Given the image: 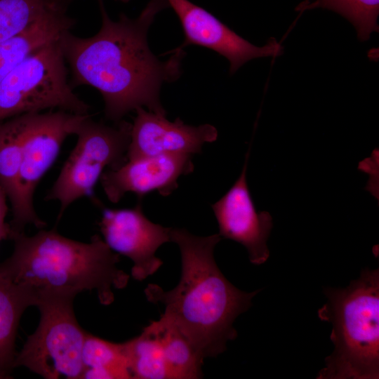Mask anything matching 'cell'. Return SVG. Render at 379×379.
<instances>
[{"instance_id": "1", "label": "cell", "mask_w": 379, "mask_h": 379, "mask_svg": "<svg viewBox=\"0 0 379 379\" xmlns=\"http://www.w3.org/2000/svg\"><path fill=\"white\" fill-rule=\"evenodd\" d=\"M98 1L102 25L97 34L81 38L68 31L59 39L70 69L71 87L97 89L104 101L105 117L113 123L140 107L166 115L160 88L180 77L185 53L178 47L161 60L149 48L147 33L156 15L169 8L167 1L150 0L135 19L121 13L117 21L109 18L103 0Z\"/></svg>"}, {"instance_id": "2", "label": "cell", "mask_w": 379, "mask_h": 379, "mask_svg": "<svg viewBox=\"0 0 379 379\" xmlns=\"http://www.w3.org/2000/svg\"><path fill=\"white\" fill-rule=\"evenodd\" d=\"M219 234L206 237L185 229L171 228V241L180 251L182 272L178 284L166 291L149 284L145 289L148 301L161 303V315L171 321L204 359L225 352L227 343L234 340L237 317L252 305L260 289L245 292L232 284L218 268L214 249Z\"/></svg>"}, {"instance_id": "3", "label": "cell", "mask_w": 379, "mask_h": 379, "mask_svg": "<svg viewBox=\"0 0 379 379\" xmlns=\"http://www.w3.org/2000/svg\"><path fill=\"white\" fill-rule=\"evenodd\" d=\"M10 239L13 251L0 262V274L14 282L36 290L94 291L104 305L114 302L113 289L128 284L129 275L117 267L119 254L100 235L82 242L43 228L31 236L13 233Z\"/></svg>"}, {"instance_id": "4", "label": "cell", "mask_w": 379, "mask_h": 379, "mask_svg": "<svg viewBox=\"0 0 379 379\" xmlns=\"http://www.w3.org/2000/svg\"><path fill=\"white\" fill-rule=\"evenodd\" d=\"M318 317L332 325L333 352L317 379L379 378V270H361L343 288L324 287Z\"/></svg>"}, {"instance_id": "5", "label": "cell", "mask_w": 379, "mask_h": 379, "mask_svg": "<svg viewBox=\"0 0 379 379\" xmlns=\"http://www.w3.org/2000/svg\"><path fill=\"white\" fill-rule=\"evenodd\" d=\"M40 321L16 353L14 368L24 366L46 379H82V349L86 335L79 324L71 289L37 290Z\"/></svg>"}, {"instance_id": "6", "label": "cell", "mask_w": 379, "mask_h": 379, "mask_svg": "<svg viewBox=\"0 0 379 379\" xmlns=\"http://www.w3.org/2000/svg\"><path fill=\"white\" fill-rule=\"evenodd\" d=\"M59 39L32 53L0 83V121L46 110L90 114L91 107L67 80Z\"/></svg>"}, {"instance_id": "7", "label": "cell", "mask_w": 379, "mask_h": 379, "mask_svg": "<svg viewBox=\"0 0 379 379\" xmlns=\"http://www.w3.org/2000/svg\"><path fill=\"white\" fill-rule=\"evenodd\" d=\"M131 130V123L124 119L109 125L93 120L90 114L83 120L75 133V146L45 197L59 204L57 223L74 202L93 197L106 169L127 160Z\"/></svg>"}, {"instance_id": "8", "label": "cell", "mask_w": 379, "mask_h": 379, "mask_svg": "<svg viewBox=\"0 0 379 379\" xmlns=\"http://www.w3.org/2000/svg\"><path fill=\"white\" fill-rule=\"evenodd\" d=\"M89 114H77L61 110L28 113L23 135L18 199L11 209V234L25 232L27 225L38 229L46 226L34 204L36 189L56 160L63 142L75 135Z\"/></svg>"}, {"instance_id": "9", "label": "cell", "mask_w": 379, "mask_h": 379, "mask_svg": "<svg viewBox=\"0 0 379 379\" xmlns=\"http://www.w3.org/2000/svg\"><path fill=\"white\" fill-rule=\"evenodd\" d=\"M139 199L132 208H103L99 227L107 246L132 260V277L142 281L163 265L155 254L161 246L171 241V228L150 221Z\"/></svg>"}, {"instance_id": "10", "label": "cell", "mask_w": 379, "mask_h": 379, "mask_svg": "<svg viewBox=\"0 0 379 379\" xmlns=\"http://www.w3.org/2000/svg\"><path fill=\"white\" fill-rule=\"evenodd\" d=\"M166 1L178 17L183 29L185 40L179 47L197 45L218 53L230 62V74L252 59L282 54L281 45L274 38L264 46H256L189 0Z\"/></svg>"}, {"instance_id": "11", "label": "cell", "mask_w": 379, "mask_h": 379, "mask_svg": "<svg viewBox=\"0 0 379 379\" xmlns=\"http://www.w3.org/2000/svg\"><path fill=\"white\" fill-rule=\"evenodd\" d=\"M231 188L211 207L218 221L219 235L243 245L250 262L255 265L269 258L267 241L273 227L272 218L267 211H258L249 192L247 161Z\"/></svg>"}, {"instance_id": "12", "label": "cell", "mask_w": 379, "mask_h": 379, "mask_svg": "<svg viewBox=\"0 0 379 379\" xmlns=\"http://www.w3.org/2000/svg\"><path fill=\"white\" fill-rule=\"evenodd\" d=\"M192 154H167L127 159L121 165L106 169L100 182L107 199L117 204L128 192L142 198L157 191L167 197L178 187L181 175L194 171Z\"/></svg>"}, {"instance_id": "13", "label": "cell", "mask_w": 379, "mask_h": 379, "mask_svg": "<svg viewBox=\"0 0 379 379\" xmlns=\"http://www.w3.org/2000/svg\"><path fill=\"white\" fill-rule=\"evenodd\" d=\"M135 112L127 159L167 154H199L205 143L212 142L218 137L217 129L211 124L191 126L179 117L170 121L166 115L142 107Z\"/></svg>"}, {"instance_id": "14", "label": "cell", "mask_w": 379, "mask_h": 379, "mask_svg": "<svg viewBox=\"0 0 379 379\" xmlns=\"http://www.w3.org/2000/svg\"><path fill=\"white\" fill-rule=\"evenodd\" d=\"M60 2L17 35L0 42V83L20 63L42 46L58 40L76 23Z\"/></svg>"}, {"instance_id": "15", "label": "cell", "mask_w": 379, "mask_h": 379, "mask_svg": "<svg viewBox=\"0 0 379 379\" xmlns=\"http://www.w3.org/2000/svg\"><path fill=\"white\" fill-rule=\"evenodd\" d=\"M37 297L34 288L0 274V379L12 378L20 321L27 307L36 306Z\"/></svg>"}, {"instance_id": "16", "label": "cell", "mask_w": 379, "mask_h": 379, "mask_svg": "<svg viewBox=\"0 0 379 379\" xmlns=\"http://www.w3.org/2000/svg\"><path fill=\"white\" fill-rule=\"evenodd\" d=\"M150 327L163 347L166 361L173 379H197L203 377L204 358L187 338L168 319L161 316Z\"/></svg>"}, {"instance_id": "17", "label": "cell", "mask_w": 379, "mask_h": 379, "mask_svg": "<svg viewBox=\"0 0 379 379\" xmlns=\"http://www.w3.org/2000/svg\"><path fill=\"white\" fill-rule=\"evenodd\" d=\"M27 114L0 121V187L11 210L17 202L23 135Z\"/></svg>"}, {"instance_id": "18", "label": "cell", "mask_w": 379, "mask_h": 379, "mask_svg": "<svg viewBox=\"0 0 379 379\" xmlns=\"http://www.w3.org/2000/svg\"><path fill=\"white\" fill-rule=\"evenodd\" d=\"M82 361V379L132 378L123 343H115L86 333Z\"/></svg>"}, {"instance_id": "19", "label": "cell", "mask_w": 379, "mask_h": 379, "mask_svg": "<svg viewBox=\"0 0 379 379\" xmlns=\"http://www.w3.org/2000/svg\"><path fill=\"white\" fill-rule=\"evenodd\" d=\"M123 344L132 378H172L161 343L149 325Z\"/></svg>"}, {"instance_id": "20", "label": "cell", "mask_w": 379, "mask_h": 379, "mask_svg": "<svg viewBox=\"0 0 379 379\" xmlns=\"http://www.w3.org/2000/svg\"><path fill=\"white\" fill-rule=\"evenodd\" d=\"M71 0H0V42L20 33L55 5Z\"/></svg>"}, {"instance_id": "21", "label": "cell", "mask_w": 379, "mask_h": 379, "mask_svg": "<svg viewBox=\"0 0 379 379\" xmlns=\"http://www.w3.org/2000/svg\"><path fill=\"white\" fill-rule=\"evenodd\" d=\"M314 8L329 9L347 18L356 28L361 41L378 31L379 0H316L301 10Z\"/></svg>"}, {"instance_id": "22", "label": "cell", "mask_w": 379, "mask_h": 379, "mask_svg": "<svg viewBox=\"0 0 379 379\" xmlns=\"http://www.w3.org/2000/svg\"><path fill=\"white\" fill-rule=\"evenodd\" d=\"M8 211V201L3 190L0 187V241L9 239L11 234L10 224L6 221Z\"/></svg>"}, {"instance_id": "23", "label": "cell", "mask_w": 379, "mask_h": 379, "mask_svg": "<svg viewBox=\"0 0 379 379\" xmlns=\"http://www.w3.org/2000/svg\"><path fill=\"white\" fill-rule=\"evenodd\" d=\"M121 1H123L126 2V1H128V0H121Z\"/></svg>"}]
</instances>
